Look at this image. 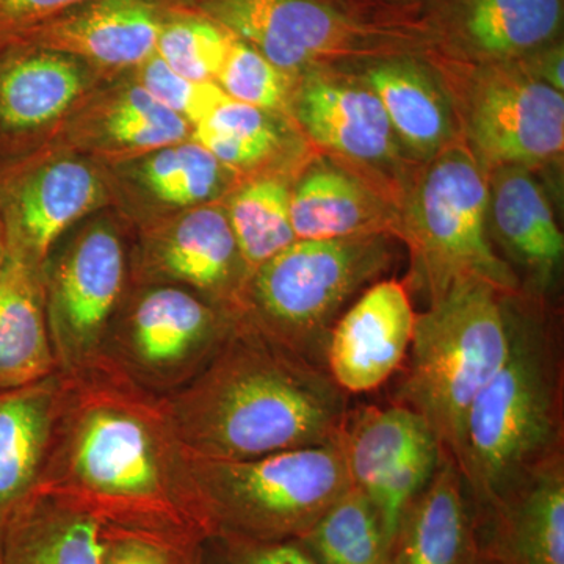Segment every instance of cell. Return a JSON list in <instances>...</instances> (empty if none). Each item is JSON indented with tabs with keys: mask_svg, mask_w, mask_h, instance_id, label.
Instances as JSON below:
<instances>
[{
	"mask_svg": "<svg viewBox=\"0 0 564 564\" xmlns=\"http://www.w3.org/2000/svg\"><path fill=\"white\" fill-rule=\"evenodd\" d=\"M532 170L503 166L489 187V225L510 267L525 273L530 291L543 293L563 265L564 239L547 196Z\"/></svg>",
	"mask_w": 564,
	"mask_h": 564,
	"instance_id": "cell-19",
	"label": "cell"
},
{
	"mask_svg": "<svg viewBox=\"0 0 564 564\" xmlns=\"http://www.w3.org/2000/svg\"><path fill=\"white\" fill-rule=\"evenodd\" d=\"M187 458L212 538L300 540L351 488L339 443L251 459Z\"/></svg>",
	"mask_w": 564,
	"mask_h": 564,
	"instance_id": "cell-5",
	"label": "cell"
},
{
	"mask_svg": "<svg viewBox=\"0 0 564 564\" xmlns=\"http://www.w3.org/2000/svg\"><path fill=\"white\" fill-rule=\"evenodd\" d=\"M93 0H0V44L22 31Z\"/></svg>",
	"mask_w": 564,
	"mask_h": 564,
	"instance_id": "cell-39",
	"label": "cell"
},
{
	"mask_svg": "<svg viewBox=\"0 0 564 564\" xmlns=\"http://www.w3.org/2000/svg\"><path fill=\"white\" fill-rule=\"evenodd\" d=\"M62 375L0 391V545L7 525L39 484L50 448Z\"/></svg>",
	"mask_w": 564,
	"mask_h": 564,
	"instance_id": "cell-20",
	"label": "cell"
},
{
	"mask_svg": "<svg viewBox=\"0 0 564 564\" xmlns=\"http://www.w3.org/2000/svg\"><path fill=\"white\" fill-rule=\"evenodd\" d=\"M296 543L317 564H386L388 534L370 497L351 486Z\"/></svg>",
	"mask_w": 564,
	"mask_h": 564,
	"instance_id": "cell-28",
	"label": "cell"
},
{
	"mask_svg": "<svg viewBox=\"0 0 564 564\" xmlns=\"http://www.w3.org/2000/svg\"><path fill=\"white\" fill-rule=\"evenodd\" d=\"M463 113L474 158L494 170H532L563 154V93L519 62L484 63L475 69Z\"/></svg>",
	"mask_w": 564,
	"mask_h": 564,
	"instance_id": "cell-10",
	"label": "cell"
},
{
	"mask_svg": "<svg viewBox=\"0 0 564 564\" xmlns=\"http://www.w3.org/2000/svg\"><path fill=\"white\" fill-rule=\"evenodd\" d=\"M492 564H564V454L525 475L474 519Z\"/></svg>",
	"mask_w": 564,
	"mask_h": 564,
	"instance_id": "cell-14",
	"label": "cell"
},
{
	"mask_svg": "<svg viewBox=\"0 0 564 564\" xmlns=\"http://www.w3.org/2000/svg\"><path fill=\"white\" fill-rule=\"evenodd\" d=\"M508 296L486 282H456L415 315L395 403L421 415L452 459L470 404L507 358Z\"/></svg>",
	"mask_w": 564,
	"mask_h": 564,
	"instance_id": "cell-4",
	"label": "cell"
},
{
	"mask_svg": "<svg viewBox=\"0 0 564 564\" xmlns=\"http://www.w3.org/2000/svg\"><path fill=\"white\" fill-rule=\"evenodd\" d=\"M107 522L50 496L31 494L0 545V564H104Z\"/></svg>",
	"mask_w": 564,
	"mask_h": 564,
	"instance_id": "cell-23",
	"label": "cell"
},
{
	"mask_svg": "<svg viewBox=\"0 0 564 564\" xmlns=\"http://www.w3.org/2000/svg\"><path fill=\"white\" fill-rule=\"evenodd\" d=\"M408 212L400 236L430 302L463 281L486 282L505 295L522 293L489 239V187L473 152L445 148L434 155Z\"/></svg>",
	"mask_w": 564,
	"mask_h": 564,
	"instance_id": "cell-7",
	"label": "cell"
},
{
	"mask_svg": "<svg viewBox=\"0 0 564 564\" xmlns=\"http://www.w3.org/2000/svg\"><path fill=\"white\" fill-rule=\"evenodd\" d=\"M61 375L51 444L32 494L76 505L109 525L210 540L162 397L104 355Z\"/></svg>",
	"mask_w": 564,
	"mask_h": 564,
	"instance_id": "cell-1",
	"label": "cell"
},
{
	"mask_svg": "<svg viewBox=\"0 0 564 564\" xmlns=\"http://www.w3.org/2000/svg\"><path fill=\"white\" fill-rule=\"evenodd\" d=\"M425 24L430 36L475 61L518 62L555 43L563 0H444Z\"/></svg>",
	"mask_w": 564,
	"mask_h": 564,
	"instance_id": "cell-15",
	"label": "cell"
},
{
	"mask_svg": "<svg viewBox=\"0 0 564 564\" xmlns=\"http://www.w3.org/2000/svg\"><path fill=\"white\" fill-rule=\"evenodd\" d=\"M151 261L170 280L212 293L231 291L239 267L247 270L228 215L215 207L182 217L159 240Z\"/></svg>",
	"mask_w": 564,
	"mask_h": 564,
	"instance_id": "cell-26",
	"label": "cell"
},
{
	"mask_svg": "<svg viewBox=\"0 0 564 564\" xmlns=\"http://www.w3.org/2000/svg\"><path fill=\"white\" fill-rule=\"evenodd\" d=\"M193 141L223 165L243 169L276 150L280 135L265 110L228 98L193 128Z\"/></svg>",
	"mask_w": 564,
	"mask_h": 564,
	"instance_id": "cell-31",
	"label": "cell"
},
{
	"mask_svg": "<svg viewBox=\"0 0 564 564\" xmlns=\"http://www.w3.org/2000/svg\"><path fill=\"white\" fill-rule=\"evenodd\" d=\"M440 458V444L422 445L392 466L369 491H364L380 514L389 545L399 529L404 511L429 484Z\"/></svg>",
	"mask_w": 564,
	"mask_h": 564,
	"instance_id": "cell-34",
	"label": "cell"
},
{
	"mask_svg": "<svg viewBox=\"0 0 564 564\" xmlns=\"http://www.w3.org/2000/svg\"><path fill=\"white\" fill-rule=\"evenodd\" d=\"M202 543L185 534L109 525L104 564H202Z\"/></svg>",
	"mask_w": 564,
	"mask_h": 564,
	"instance_id": "cell-36",
	"label": "cell"
},
{
	"mask_svg": "<svg viewBox=\"0 0 564 564\" xmlns=\"http://www.w3.org/2000/svg\"><path fill=\"white\" fill-rule=\"evenodd\" d=\"M162 400L185 451L210 459L336 444L350 414L332 375L243 322L191 383Z\"/></svg>",
	"mask_w": 564,
	"mask_h": 564,
	"instance_id": "cell-2",
	"label": "cell"
},
{
	"mask_svg": "<svg viewBox=\"0 0 564 564\" xmlns=\"http://www.w3.org/2000/svg\"><path fill=\"white\" fill-rule=\"evenodd\" d=\"M296 117L321 147L352 162L381 165L399 154L383 104L364 82L311 70L296 95Z\"/></svg>",
	"mask_w": 564,
	"mask_h": 564,
	"instance_id": "cell-17",
	"label": "cell"
},
{
	"mask_svg": "<svg viewBox=\"0 0 564 564\" xmlns=\"http://www.w3.org/2000/svg\"><path fill=\"white\" fill-rule=\"evenodd\" d=\"M231 40V32L195 7L173 2L166 6L155 55L187 79L215 82Z\"/></svg>",
	"mask_w": 564,
	"mask_h": 564,
	"instance_id": "cell-30",
	"label": "cell"
},
{
	"mask_svg": "<svg viewBox=\"0 0 564 564\" xmlns=\"http://www.w3.org/2000/svg\"><path fill=\"white\" fill-rule=\"evenodd\" d=\"M228 220L248 274L296 240L291 192L280 181L261 180L247 185L232 199Z\"/></svg>",
	"mask_w": 564,
	"mask_h": 564,
	"instance_id": "cell-29",
	"label": "cell"
},
{
	"mask_svg": "<svg viewBox=\"0 0 564 564\" xmlns=\"http://www.w3.org/2000/svg\"><path fill=\"white\" fill-rule=\"evenodd\" d=\"M7 256V234L6 226H3L2 218H0V265L6 261Z\"/></svg>",
	"mask_w": 564,
	"mask_h": 564,
	"instance_id": "cell-41",
	"label": "cell"
},
{
	"mask_svg": "<svg viewBox=\"0 0 564 564\" xmlns=\"http://www.w3.org/2000/svg\"><path fill=\"white\" fill-rule=\"evenodd\" d=\"M391 261L386 236L295 240L248 276L243 306L250 317L237 322L326 370L340 310Z\"/></svg>",
	"mask_w": 564,
	"mask_h": 564,
	"instance_id": "cell-6",
	"label": "cell"
},
{
	"mask_svg": "<svg viewBox=\"0 0 564 564\" xmlns=\"http://www.w3.org/2000/svg\"><path fill=\"white\" fill-rule=\"evenodd\" d=\"M289 77L339 62L408 55L432 39L425 22L366 20L332 0H196Z\"/></svg>",
	"mask_w": 564,
	"mask_h": 564,
	"instance_id": "cell-8",
	"label": "cell"
},
{
	"mask_svg": "<svg viewBox=\"0 0 564 564\" xmlns=\"http://www.w3.org/2000/svg\"><path fill=\"white\" fill-rule=\"evenodd\" d=\"M215 82L234 101L267 111L284 106L291 77L247 41L232 35Z\"/></svg>",
	"mask_w": 564,
	"mask_h": 564,
	"instance_id": "cell-33",
	"label": "cell"
},
{
	"mask_svg": "<svg viewBox=\"0 0 564 564\" xmlns=\"http://www.w3.org/2000/svg\"><path fill=\"white\" fill-rule=\"evenodd\" d=\"M510 348L464 421L455 464L474 519L525 475L563 452V359L558 339L522 293L507 299Z\"/></svg>",
	"mask_w": 564,
	"mask_h": 564,
	"instance_id": "cell-3",
	"label": "cell"
},
{
	"mask_svg": "<svg viewBox=\"0 0 564 564\" xmlns=\"http://www.w3.org/2000/svg\"><path fill=\"white\" fill-rule=\"evenodd\" d=\"M139 82L166 109L184 118L188 124L206 120L220 104L229 98L217 82H193L174 73L162 58L152 55L139 66Z\"/></svg>",
	"mask_w": 564,
	"mask_h": 564,
	"instance_id": "cell-35",
	"label": "cell"
},
{
	"mask_svg": "<svg viewBox=\"0 0 564 564\" xmlns=\"http://www.w3.org/2000/svg\"><path fill=\"white\" fill-rule=\"evenodd\" d=\"M107 131L111 139L133 150L159 151L181 143L188 122L135 85L122 93L110 110Z\"/></svg>",
	"mask_w": 564,
	"mask_h": 564,
	"instance_id": "cell-32",
	"label": "cell"
},
{
	"mask_svg": "<svg viewBox=\"0 0 564 564\" xmlns=\"http://www.w3.org/2000/svg\"><path fill=\"white\" fill-rule=\"evenodd\" d=\"M478 564H492V563L486 562V560L481 558L480 563H478Z\"/></svg>",
	"mask_w": 564,
	"mask_h": 564,
	"instance_id": "cell-42",
	"label": "cell"
},
{
	"mask_svg": "<svg viewBox=\"0 0 564 564\" xmlns=\"http://www.w3.org/2000/svg\"><path fill=\"white\" fill-rule=\"evenodd\" d=\"M234 325L193 293L163 285L140 296L102 355L141 388L165 397L202 372Z\"/></svg>",
	"mask_w": 564,
	"mask_h": 564,
	"instance_id": "cell-9",
	"label": "cell"
},
{
	"mask_svg": "<svg viewBox=\"0 0 564 564\" xmlns=\"http://www.w3.org/2000/svg\"><path fill=\"white\" fill-rule=\"evenodd\" d=\"M55 372L43 267L7 247L0 265V391L35 383Z\"/></svg>",
	"mask_w": 564,
	"mask_h": 564,
	"instance_id": "cell-21",
	"label": "cell"
},
{
	"mask_svg": "<svg viewBox=\"0 0 564 564\" xmlns=\"http://www.w3.org/2000/svg\"><path fill=\"white\" fill-rule=\"evenodd\" d=\"M166 6L165 0H93L2 44H28L101 68H139L155 54Z\"/></svg>",
	"mask_w": 564,
	"mask_h": 564,
	"instance_id": "cell-13",
	"label": "cell"
},
{
	"mask_svg": "<svg viewBox=\"0 0 564 564\" xmlns=\"http://www.w3.org/2000/svg\"><path fill=\"white\" fill-rule=\"evenodd\" d=\"M364 84L383 104L393 132L423 158H434L454 135V117L444 88L410 55L380 58L367 68Z\"/></svg>",
	"mask_w": 564,
	"mask_h": 564,
	"instance_id": "cell-24",
	"label": "cell"
},
{
	"mask_svg": "<svg viewBox=\"0 0 564 564\" xmlns=\"http://www.w3.org/2000/svg\"><path fill=\"white\" fill-rule=\"evenodd\" d=\"M102 185L90 166L61 161L11 182L0 218L7 247L43 267L52 245L101 202Z\"/></svg>",
	"mask_w": 564,
	"mask_h": 564,
	"instance_id": "cell-16",
	"label": "cell"
},
{
	"mask_svg": "<svg viewBox=\"0 0 564 564\" xmlns=\"http://www.w3.org/2000/svg\"><path fill=\"white\" fill-rule=\"evenodd\" d=\"M415 313L397 280L373 282L339 315L329 334L326 370L347 393L375 391L400 369L413 340Z\"/></svg>",
	"mask_w": 564,
	"mask_h": 564,
	"instance_id": "cell-12",
	"label": "cell"
},
{
	"mask_svg": "<svg viewBox=\"0 0 564 564\" xmlns=\"http://www.w3.org/2000/svg\"><path fill=\"white\" fill-rule=\"evenodd\" d=\"M221 547V564H317L296 541L258 543L215 536Z\"/></svg>",
	"mask_w": 564,
	"mask_h": 564,
	"instance_id": "cell-38",
	"label": "cell"
},
{
	"mask_svg": "<svg viewBox=\"0 0 564 564\" xmlns=\"http://www.w3.org/2000/svg\"><path fill=\"white\" fill-rule=\"evenodd\" d=\"M473 505L458 466L441 454L429 484L404 511L386 564L480 563Z\"/></svg>",
	"mask_w": 564,
	"mask_h": 564,
	"instance_id": "cell-18",
	"label": "cell"
},
{
	"mask_svg": "<svg viewBox=\"0 0 564 564\" xmlns=\"http://www.w3.org/2000/svg\"><path fill=\"white\" fill-rule=\"evenodd\" d=\"M124 276V248L110 228L90 229L63 256L44 284L57 372H77L101 358Z\"/></svg>",
	"mask_w": 564,
	"mask_h": 564,
	"instance_id": "cell-11",
	"label": "cell"
},
{
	"mask_svg": "<svg viewBox=\"0 0 564 564\" xmlns=\"http://www.w3.org/2000/svg\"><path fill=\"white\" fill-rule=\"evenodd\" d=\"M522 61H530L524 63V68L533 74L536 79L551 85L556 91H564V51L562 43L558 44L555 41L543 50L527 55Z\"/></svg>",
	"mask_w": 564,
	"mask_h": 564,
	"instance_id": "cell-40",
	"label": "cell"
},
{
	"mask_svg": "<svg viewBox=\"0 0 564 564\" xmlns=\"http://www.w3.org/2000/svg\"><path fill=\"white\" fill-rule=\"evenodd\" d=\"M430 443L437 441L426 422L399 403L348 414L339 441L351 486L362 491H369L404 456Z\"/></svg>",
	"mask_w": 564,
	"mask_h": 564,
	"instance_id": "cell-27",
	"label": "cell"
},
{
	"mask_svg": "<svg viewBox=\"0 0 564 564\" xmlns=\"http://www.w3.org/2000/svg\"><path fill=\"white\" fill-rule=\"evenodd\" d=\"M181 169L162 202L192 206L210 198L221 181V163L202 144L181 143Z\"/></svg>",
	"mask_w": 564,
	"mask_h": 564,
	"instance_id": "cell-37",
	"label": "cell"
},
{
	"mask_svg": "<svg viewBox=\"0 0 564 564\" xmlns=\"http://www.w3.org/2000/svg\"><path fill=\"white\" fill-rule=\"evenodd\" d=\"M87 84L84 63L21 43L0 46V135L21 137L61 117Z\"/></svg>",
	"mask_w": 564,
	"mask_h": 564,
	"instance_id": "cell-22",
	"label": "cell"
},
{
	"mask_svg": "<svg viewBox=\"0 0 564 564\" xmlns=\"http://www.w3.org/2000/svg\"><path fill=\"white\" fill-rule=\"evenodd\" d=\"M291 220L296 240L400 236L380 199L351 174L329 165L315 166L291 193Z\"/></svg>",
	"mask_w": 564,
	"mask_h": 564,
	"instance_id": "cell-25",
	"label": "cell"
}]
</instances>
